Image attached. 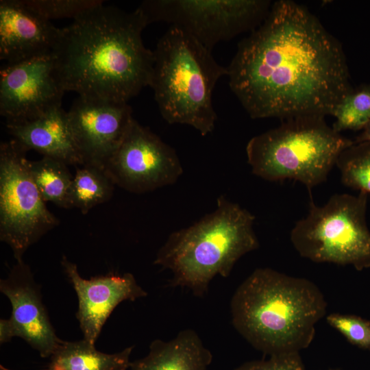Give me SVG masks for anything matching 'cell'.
<instances>
[{
	"label": "cell",
	"mask_w": 370,
	"mask_h": 370,
	"mask_svg": "<svg viewBox=\"0 0 370 370\" xmlns=\"http://www.w3.org/2000/svg\"><path fill=\"white\" fill-rule=\"evenodd\" d=\"M326 307L314 283L271 268L254 270L236 288L230 304L234 328L269 356L307 348Z\"/></svg>",
	"instance_id": "cell-3"
},
{
	"label": "cell",
	"mask_w": 370,
	"mask_h": 370,
	"mask_svg": "<svg viewBox=\"0 0 370 370\" xmlns=\"http://www.w3.org/2000/svg\"><path fill=\"white\" fill-rule=\"evenodd\" d=\"M328 323L338 330L351 344L370 351V321L352 314L332 313Z\"/></svg>",
	"instance_id": "cell-24"
},
{
	"label": "cell",
	"mask_w": 370,
	"mask_h": 370,
	"mask_svg": "<svg viewBox=\"0 0 370 370\" xmlns=\"http://www.w3.org/2000/svg\"><path fill=\"white\" fill-rule=\"evenodd\" d=\"M61 264L78 298L76 317L84 339L92 345H95L103 325L121 302L133 301L147 295L130 273H109L87 280L79 275L77 265L64 256Z\"/></svg>",
	"instance_id": "cell-14"
},
{
	"label": "cell",
	"mask_w": 370,
	"mask_h": 370,
	"mask_svg": "<svg viewBox=\"0 0 370 370\" xmlns=\"http://www.w3.org/2000/svg\"><path fill=\"white\" fill-rule=\"evenodd\" d=\"M234 370H306L299 353L271 356L243 363Z\"/></svg>",
	"instance_id": "cell-25"
},
{
	"label": "cell",
	"mask_w": 370,
	"mask_h": 370,
	"mask_svg": "<svg viewBox=\"0 0 370 370\" xmlns=\"http://www.w3.org/2000/svg\"><path fill=\"white\" fill-rule=\"evenodd\" d=\"M336 166L345 186L370 193V141L354 142L339 155Z\"/></svg>",
	"instance_id": "cell-22"
},
{
	"label": "cell",
	"mask_w": 370,
	"mask_h": 370,
	"mask_svg": "<svg viewBox=\"0 0 370 370\" xmlns=\"http://www.w3.org/2000/svg\"><path fill=\"white\" fill-rule=\"evenodd\" d=\"M148 25L139 8L101 3L61 28L52 55L65 92L127 103L149 86L154 53L142 38Z\"/></svg>",
	"instance_id": "cell-2"
},
{
	"label": "cell",
	"mask_w": 370,
	"mask_h": 370,
	"mask_svg": "<svg viewBox=\"0 0 370 370\" xmlns=\"http://www.w3.org/2000/svg\"><path fill=\"white\" fill-rule=\"evenodd\" d=\"M0 370H10V369H9L3 366V365H1V366H0Z\"/></svg>",
	"instance_id": "cell-27"
},
{
	"label": "cell",
	"mask_w": 370,
	"mask_h": 370,
	"mask_svg": "<svg viewBox=\"0 0 370 370\" xmlns=\"http://www.w3.org/2000/svg\"><path fill=\"white\" fill-rule=\"evenodd\" d=\"M332 127L343 131L363 130L370 123V84L352 88L334 109Z\"/></svg>",
	"instance_id": "cell-21"
},
{
	"label": "cell",
	"mask_w": 370,
	"mask_h": 370,
	"mask_svg": "<svg viewBox=\"0 0 370 370\" xmlns=\"http://www.w3.org/2000/svg\"><path fill=\"white\" fill-rule=\"evenodd\" d=\"M134 347L132 345L119 352L106 354L84 339L63 341L50 357L45 370H127Z\"/></svg>",
	"instance_id": "cell-18"
},
{
	"label": "cell",
	"mask_w": 370,
	"mask_h": 370,
	"mask_svg": "<svg viewBox=\"0 0 370 370\" xmlns=\"http://www.w3.org/2000/svg\"><path fill=\"white\" fill-rule=\"evenodd\" d=\"M83 164L103 169L133 120L126 102L79 97L67 112Z\"/></svg>",
	"instance_id": "cell-13"
},
{
	"label": "cell",
	"mask_w": 370,
	"mask_h": 370,
	"mask_svg": "<svg viewBox=\"0 0 370 370\" xmlns=\"http://www.w3.org/2000/svg\"><path fill=\"white\" fill-rule=\"evenodd\" d=\"M103 169L115 185L135 193L173 184L183 172L174 149L134 119Z\"/></svg>",
	"instance_id": "cell-10"
},
{
	"label": "cell",
	"mask_w": 370,
	"mask_h": 370,
	"mask_svg": "<svg viewBox=\"0 0 370 370\" xmlns=\"http://www.w3.org/2000/svg\"><path fill=\"white\" fill-rule=\"evenodd\" d=\"M68 164L48 157L29 161V169L37 188L45 202L62 208H71L73 176Z\"/></svg>",
	"instance_id": "cell-19"
},
{
	"label": "cell",
	"mask_w": 370,
	"mask_h": 370,
	"mask_svg": "<svg viewBox=\"0 0 370 370\" xmlns=\"http://www.w3.org/2000/svg\"><path fill=\"white\" fill-rule=\"evenodd\" d=\"M367 193L335 194L323 206L310 201L308 214L293 227L290 238L298 254L314 262L370 267Z\"/></svg>",
	"instance_id": "cell-7"
},
{
	"label": "cell",
	"mask_w": 370,
	"mask_h": 370,
	"mask_svg": "<svg viewBox=\"0 0 370 370\" xmlns=\"http://www.w3.org/2000/svg\"><path fill=\"white\" fill-rule=\"evenodd\" d=\"M64 92L52 53L5 64L0 71V114L6 124L33 121L62 106Z\"/></svg>",
	"instance_id": "cell-11"
},
{
	"label": "cell",
	"mask_w": 370,
	"mask_h": 370,
	"mask_svg": "<svg viewBox=\"0 0 370 370\" xmlns=\"http://www.w3.org/2000/svg\"><path fill=\"white\" fill-rule=\"evenodd\" d=\"M363 141H370V123L361 131L354 142L360 143Z\"/></svg>",
	"instance_id": "cell-26"
},
{
	"label": "cell",
	"mask_w": 370,
	"mask_h": 370,
	"mask_svg": "<svg viewBox=\"0 0 370 370\" xmlns=\"http://www.w3.org/2000/svg\"><path fill=\"white\" fill-rule=\"evenodd\" d=\"M212 354L197 333L191 329L180 331L169 341H153L147 355L131 362V370H207Z\"/></svg>",
	"instance_id": "cell-17"
},
{
	"label": "cell",
	"mask_w": 370,
	"mask_h": 370,
	"mask_svg": "<svg viewBox=\"0 0 370 370\" xmlns=\"http://www.w3.org/2000/svg\"><path fill=\"white\" fill-rule=\"evenodd\" d=\"M354 142L325 118L298 117L251 138L246 153L256 176L271 182L293 180L310 190L327 180L339 155Z\"/></svg>",
	"instance_id": "cell-6"
},
{
	"label": "cell",
	"mask_w": 370,
	"mask_h": 370,
	"mask_svg": "<svg viewBox=\"0 0 370 370\" xmlns=\"http://www.w3.org/2000/svg\"><path fill=\"white\" fill-rule=\"evenodd\" d=\"M149 86L163 119L169 124L188 125L202 136L212 133L217 119L214 88L227 67L219 64L195 38L169 26L153 51Z\"/></svg>",
	"instance_id": "cell-5"
},
{
	"label": "cell",
	"mask_w": 370,
	"mask_h": 370,
	"mask_svg": "<svg viewBox=\"0 0 370 370\" xmlns=\"http://www.w3.org/2000/svg\"><path fill=\"white\" fill-rule=\"evenodd\" d=\"M229 86L252 119L325 118L353 88L340 42L307 8L272 3L227 67Z\"/></svg>",
	"instance_id": "cell-1"
},
{
	"label": "cell",
	"mask_w": 370,
	"mask_h": 370,
	"mask_svg": "<svg viewBox=\"0 0 370 370\" xmlns=\"http://www.w3.org/2000/svg\"><path fill=\"white\" fill-rule=\"evenodd\" d=\"M0 291L10 300L12 313L0 320V343L20 337L42 358H49L62 343L56 334L45 306L40 286L29 266L16 260L8 275L0 280Z\"/></svg>",
	"instance_id": "cell-12"
},
{
	"label": "cell",
	"mask_w": 370,
	"mask_h": 370,
	"mask_svg": "<svg viewBox=\"0 0 370 370\" xmlns=\"http://www.w3.org/2000/svg\"><path fill=\"white\" fill-rule=\"evenodd\" d=\"M272 3L268 0H147L138 8L149 24L166 23L212 51L221 42L255 30Z\"/></svg>",
	"instance_id": "cell-9"
},
{
	"label": "cell",
	"mask_w": 370,
	"mask_h": 370,
	"mask_svg": "<svg viewBox=\"0 0 370 370\" xmlns=\"http://www.w3.org/2000/svg\"><path fill=\"white\" fill-rule=\"evenodd\" d=\"M60 29L23 0H1L0 60L14 64L51 54Z\"/></svg>",
	"instance_id": "cell-15"
},
{
	"label": "cell",
	"mask_w": 370,
	"mask_h": 370,
	"mask_svg": "<svg viewBox=\"0 0 370 370\" xmlns=\"http://www.w3.org/2000/svg\"><path fill=\"white\" fill-rule=\"evenodd\" d=\"M28 151L14 138L0 145V240L16 260L60 223L33 181Z\"/></svg>",
	"instance_id": "cell-8"
},
{
	"label": "cell",
	"mask_w": 370,
	"mask_h": 370,
	"mask_svg": "<svg viewBox=\"0 0 370 370\" xmlns=\"http://www.w3.org/2000/svg\"><path fill=\"white\" fill-rule=\"evenodd\" d=\"M33 10L51 21L70 18L73 20L85 12L103 3L101 0H23Z\"/></svg>",
	"instance_id": "cell-23"
},
{
	"label": "cell",
	"mask_w": 370,
	"mask_h": 370,
	"mask_svg": "<svg viewBox=\"0 0 370 370\" xmlns=\"http://www.w3.org/2000/svg\"><path fill=\"white\" fill-rule=\"evenodd\" d=\"M12 138L29 151L60 160L68 165H83L69 122L67 112L55 108L33 121L5 124Z\"/></svg>",
	"instance_id": "cell-16"
},
{
	"label": "cell",
	"mask_w": 370,
	"mask_h": 370,
	"mask_svg": "<svg viewBox=\"0 0 370 370\" xmlns=\"http://www.w3.org/2000/svg\"><path fill=\"white\" fill-rule=\"evenodd\" d=\"M75 167L71 190V208H76L86 214L112 197L115 184L100 167L90 164Z\"/></svg>",
	"instance_id": "cell-20"
},
{
	"label": "cell",
	"mask_w": 370,
	"mask_h": 370,
	"mask_svg": "<svg viewBox=\"0 0 370 370\" xmlns=\"http://www.w3.org/2000/svg\"><path fill=\"white\" fill-rule=\"evenodd\" d=\"M254 221L249 211L221 195L212 212L171 233L153 263L172 272V286L203 296L216 275L229 276L243 256L258 248Z\"/></svg>",
	"instance_id": "cell-4"
}]
</instances>
